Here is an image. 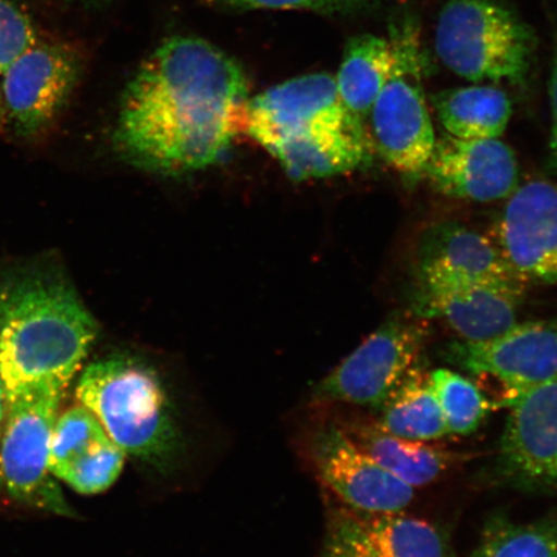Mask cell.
Returning a JSON list of instances; mask_svg holds the SVG:
<instances>
[{
  "label": "cell",
  "mask_w": 557,
  "mask_h": 557,
  "mask_svg": "<svg viewBox=\"0 0 557 557\" xmlns=\"http://www.w3.org/2000/svg\"><path fill=\"white\" fill-rule=\"evenodd\" d=\"M249 85L232 55L195 37L165 40L124 90L114 143L160 174L205 170L246 134Z\"/></svg>",
  "instance_id": "1"
},
{
  "label": "cell",
  "mask_w": 557,
  "mask_h": 557,
  "mask_svg": "<svg viewBox=\"0 0 557 557\" xmlns=\"http://www.w3.org/2000/svg\"><path fill=\"white\" fill-rule=\"evenodd\" d=\"M99 334L66 278L26 270L0 281V374L7 394L34 383L70 386Z\"/></svg>",
  "instance_id": "2"
},
{
  "label": "cell",
  "mask_w": 557,
  "mask_h": 557,
  "mask_svg": "<svg viewBox=\"0 0 557 557\" xmlns=\"http://www.w3.org/2000/svg\"><path fill=\"white\" fill-rule=\"evenodd\" d=\"M246 134L270 152L290 178L336 176L367 157L363 123L341 100L336 76H298L249 99Z\"/></svg>",
  "instance_id": "3"
},
{
  "label": "cell",
  "mask_w": 557,
  "mask_h": 557,
  "mask_svg": "<svg viewBox=\"0 0 557 557\" xmlns=\"http://www.w3.org/2000/svg\"><path fill=\"white\" fill-rule=\"evenodd\" d=\"M75 395L125 456L157 468L176 456L180 434L169 396L144 361L127 355L96 360L83 369Z\"/></svg>",
  "instance_id": "4"
},
{
  "label": "cell",
  "mask_w": 557,
  "mask_h": 557,
  "mask_svg": "<svg viewBox=\"0 0 557 557\" xmlns=\"http://www.w3.org/2000/svg\"><path fill=\"white\" fill-rule=\"evenodd\" d=\"M435 48L443 64L471 82L524 85L534 37L529 27L490 0H450L438 16Z\"/></svg>",
  "instance_id": "5"
},
{
  "label": "cell",
  "mask_w": 557,
  "mask_h": 557,
  "mask_svg": "<svg viewBox=\"0 0 557 557\" xmlns=\"http://www.w3.org/2000/svg\"><path fill=\"white\" fill-rule=\"evenodd\" d=\"M67 388L41 382L7 394L0 435V490L21 505L59 517H73V510L48 459L54 422Z\"/></svg>",
  "instance_id": "6"
},
{
  "label": "cell",
  "mask_w": 557,
  "mask_h": 557,
  "mask_svg": "<svg viewBox=\"0 0 557 557\" xmlns=\"http://www.w3.org/2000/svg\"><path fill=\"white\" fill-rule=\"evenodd\" d=\"M394 65L372 111L375 143L383 159L406 176H423L436 143L422 88L423 53L412 20L392 29Z\"/></svg>",
  "instance_id": "7"
},
{
  "label": "cell",
  "mask_w": 557,
  "mask_h": 557,
  "mask_svg": "<svg viewBox=\"0 0 557 557\" xmlns=\"http://www.w3.org/2000/svg\"><path fill=\"white\" fill-rule=\"evenodd\" d=\"M449 359L482 389L494 408H511L522 396L557 379V322L517 323L480 343L459 341Z\"/></svg>",
  "instance_id": "8"
},
{
  "label": "cell",
  "mask_w": 557,
  "mask_h": 557,
  "mask_svg": "<svg viewBox=\"0 0 557 557\" xmlns=\"http://www.w3.org/2000/svg\"><path fill=\"white\" fill-rule=\"evenodd\" d=\"M429 326L417 317L396 315L313 388L317 400L380 409L410 369L421 361Z\"/></svg>",
  "instance_id": "9"
},
{
  "label": "cell",
  "mask_w": 557,
  "mask_h": 557,
  "mask_svg": "<svg viewBox=\"0 0 557 557\" xmlns=\"http://www.w3.org/2000/svg\"><path fill=\"white\" fill-rule=\"evenodd\" d=\"M82 73L78 51L62 41L39 39L0 74L7 129L39 138L65 109Z\"/></svg>",
  "instance_id": "10"
},
{
  "label": "cell",
  "mask_w": 557,
  "mask_h": 557,
  "mask_svg": "<svg viewBox=\"0 0 557 557\" xmlns=\"http://www.w3.org/2000/svg\"><path fill=\"white\" fill-rule=\"evenodd\" d=\"M525 287L418 275L412 311L423 320H444L462 341L480 343L499 336L518 323Z\"/></svg>",
  "instance_id": "11"
},
{
  "label": "cell",
  "mask_w": 557,
  "mask_h": 557,
  "mask_svg": "<svg viewBox=\"0 0 557 557\" xmlns=\"http://www.w3.org/2000/svg\"><path fill=\"white\" fill-rule=\"evenodd\" d=\"M498 451V469L524 491H557V379L515 403Z\"/></svg>",
  "instance_id": "12"
},
{
  "label": "cell",
  "mask_w": 557,
  "mask_h": 557,
  "mask_svg": "<svg viewBox=\"0 0 557 557\" xmlns=\"http://www.w3.org/2000/svg\"><path fill=\"white\" fill-rule=\"evenodd\" d=\"M310 453L320 478L354 511L403 512L414 498V487L382 469L338 423L315 431Z\"/></svg>",
  "instance_id": "13"
},
{
  "label": "cell",
  "mask_w": 557,
  "mask_h": 557,
  "mask_svg": "<svg viewBox=\"0 0 557 557\" xmlns=\"http://www.w3.org/2000/svg\"><path fill=\"white\" fill-rule=\"evenodd\" d=\"M494 242L521 281L557 285V185L535 180L518 187Z\"/></svg>",
  "instance_id": "14"
},
{
  "label": "cell",
  "mask_w": 557,
  "mask_h": 557,
  "mask_svg": "<svg viewBox=\"0 0 557 557\" xmlns=\"http://www.w3.org/2000/svg\"><path fill=\"white\" fill-rule=\"evenodd\" d=\"M423 176L447 197L494 201L518 189L519 165L515 152L498 138H436Z\"/></svg>",
  "instance_id": "15"
},
{
  "label": "cell",
  "mask_w": 557,
  "mask_h": 557,
  "mask_svg": "<svg viewBox=\"0 0 557 557\" xmlns=\"http://www.w3.org/2000/svg\"><path fill=\"white\" fill-rule=\"evenodd\" d=\"M125 458L100 421L82 404L59 414L48 459L59 482L83 496H96L115 484Z\"/></svg>",
  "instance_id": "16"
},
{
  "label": "cell",
  "mask_w": 557,
  "mask_h": 557,
  "mask_svg": "<svg viewBox=\"0 0 557 557\" xmlns=\"http://www.w3.org/2000/svg\"><path fill=\"white\" fill-rule=\"evenodd\" d=\"M418 275L527 285L496 242L457 224H442L424 235L418 252Z\"/></svg>",
  "instance_id": "17"
},
{
  "label": "cell",
  "mask_w": 557,
  "mask_h": 557,
  "mask_svg": "<svg viewBox=\"0 0 557 557\" xmlns=\"http://www.w3.org/2000/svg\"><path fill=\"white\" fill-rule=\"evenodd\" d=\"M338 424L382 469L412 487L436 482L459 461L457 453L386 433L375 423L357 420Z\"/></svg>",
  "instance_id": "18"
},
{
  "label": "cell",
  "mask_w": 557,
  "mask_h": 557,
  "mask_svg": "<svg viewBox=\"0 0 557 557\" xmlns=\"http://www.w3.org/2000/svg\"><path fill=\"white\" fill-rule=\"evenodd\" d=\"M380 410V420L374 423L386 433L426 443L448 435L430 373L422 360L404 375Z\"/></svg>",
  "instance_id": "19"
},
{
  "label": "cell",
  "mask_w": 557,
  "mask_h": 557,
  "mask_svg": "<svg viewBox=\"0 0 557 557\" xmlns=\"http://www.w3.org/2000/svg\"><path fill=\"white\" fill-rule=\"evenodd\" d=\"M394 65L392 41L364 34L348 41L343 64L336 76L337 89L345 108L363 123L385 87Z\"/></svg>",
  "instance_id": "20"
},
{
  "label": "cell",
  "mask_w": 557,
  "mask_h": 557,
  "mask_svg": "<svg viewBox=\"0 0 557 557\" xmlns=\"http://www.w3.org/2000/svg\"><path fill=\"white\" fill-rule=\"evenodd\" d=\"M433 101L438 121L448 135L457 138H498L511 120V101L497 87L443 90Z\"/></svg>",
  "instance_id": "21"
},
{
  "label": "cell",
  "mask_w": 557,
  "mask_h": 557,
  "mask_svg": "<svg viewBox=\"0 0 557 557\" xmlns=\"http://www.w3.org/2000/svg\"><path fill=\"white\" fill-rule=\"evenodd\" d=\"M354 512L379 557H453L447 535L433 522L401 512Z\"/></svg>",
  "instance_id": "22"
},
{
  "label": "cell",
  "mask_w": 557,
  "mask_h": 557,
  "mask_svg": "<svg viewBox=\"0 0 557 557\" xmlns=\"http://www.w3.org/2000/svg\"><path fill=\"white\" fill-rule=\"evenodd\" d=\"M471 557H557V517L531 522L493 518Z\"/></svg>",
  "instance_id": "23"
},
{
  "label": "cell",
  "mask_w": 557,
  "mask_h": 557,
  "mask_svg": "<svg viewBox=\"0 0 557 557\" xmlns=\"http://www.w3.org/2000/svg\"><path fill=\"white\" fill-rule=\"evenodd\" d=\"M430 381L448 435L468 436L475 433L493 409L476 383L448 368L430 372Z\"/></svg>",
  "instance_id": "24"
},
{
  "label": "cell",
  "mask_w": 557,
  "mask_h": 557,
  "mask_svg": "<svg viewBox=\"0 0 557 557\" xmlns=\"http://www.w3.org/2000/svg\"><path fill=\"white\" fill-rule=\"evenodd\" d=\"M39 39L29 13L15 0H0V74Z\"/></svg>",
  "instance_id": "25"
},
{
  "label": "cell",
  "mask_w": 557,
  "mask_h": 557,
  "mask_svg": "<svg viewBox=\"0 0 557 557\" xmlns=\"http://www.w3.org/2000/svg\"><path fill=\"white\" fill-rule=\"evenodd\" d=\"M322 557H379L352 510L333 515Z\"/></svg>",
  "instance_id": "26"
},
{
  "label": "cell",
  "mask_w": 557,
  "mask_h": 557,
  "mask_svg": "<svg viewBox=\"0 0 557 557\" xmlns=\"http://www.w3.org/2000/svg\"><path fill=\"white\" fill-rule=\"evenodd\" d=\"M211 2L239 10L336 12L350 10L363 0H211Z\"/></svg>",
  "instance_id": "27"
},
{
  "label": "cell",
  "mask_w": 557,
  "mask_h": 557,
  "mask_svg": "<svg viewBox=\"0 0 557 557\" xmlns=\"http://www.w3.org/2000/svg\"><path fill=\"white\" fill-rule=\"evenodd\" d=\"M548 95L553 114L552 139H549V158H552L554 169L557 171V30L555 38L553 72L548 85Z\"/></svg>",
  "instance_id": "28"
},
{
  "label": "cell",
  "mask_w": 557,
  "mask_h": 557,
  "mask_svg": "<svg viewBox=\"0 0 557 557\" xmlns=\"http://www.w3.org/2000/svg\"><path fill=\"white\" fill-rule=\"evenodd\" d=\"M7 414V388L2 374H0V435L4 426V420Z\"/></svg>",
  "instance_id": "29"
},
{
  "label": "cell",
  "mask_w": 557,
  "mask_h": 557,
  "mask_svg": "<svg viewBox=\"0 0 557 557\" xmlns=\"http://www.w3.org/2000/svg\"><path fill=\"white\" fill-rule=\"evenodd\" d=\"M7 131V117L2 97V87H0V134Z\"/></svg>",
  "instance_id": "30"
},
{
  "label": "cell",
  "mask_w": 557,
  "mask_h": 557,
  "mask_svg": "<svg viewBox=\"0 0 557 557\" xmlns=\"http://www.w3.org/2000/svg\"><path fill=\"white\" fill-rule=\"evenodd\" d=\"M79 2L82 3H99V2H102V0H79Z\"/></svg>",
  "instance_id": "31"
}]
</instances>
